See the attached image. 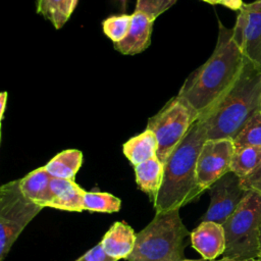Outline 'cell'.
Returning <instances> with one entry per match:
<instances>
[{
    "label": "cell",
    "mask_w": 261,
    "mask_h": 261,
    "mask_svg": "<svg viewBox=\"0 0 261 261\" xmlns=\"http://www.w3.org/2000/svg\"><path fill=\"white\" fill-rule=\"evenodd\" d=\"M243 3L244 2L242 0H221V5L228 7L232 10H240Z\"/></svg>",
    "instance_id": "obj_27"
},
{
    "label": "cell",
    "mask_w": 261,
    "mask_h": 261,
    "mask_svg": "<svg viewBox=\"0 0 261 261\" xmlns=\"http://www.w3.org/2000/svg\"><path fill=\"white\" fill-rule=\"evenodd\" d=\"M133 14L112 15L103 20V33L115 44L123 40L132 25Z\"/></svg>",
    "instance_id": "obj_23"
},
{
    "label": "cell",
    "mask_w": 261,
    "mask_h": 261,
    "mask_svg": "<svg viewBox=\"0 0 261 261\" xmlns=\"http://www.w3.org/2000/svg\"><path fill=\"white\" fill-rule=\"evenodd\" d=\"M261 164V147L247 146L234 149L230 171L240 178L252 173Z\"/></svg>",
    "instance_id": "obj_20"
},
{
    "label": "cell",
    "mask_w": 261,
    "mask_h": 261,
    "mask_svg": "<svg viewBox=\"0 0 261 261\" xmlns=\"http://www.w3.org/2000/svg\"><path fill=\"white\" fill-rule=\"evenodd\" d=\"M42 209L23 195L19 179L0 188V261H4L19 234Z\"/></svg>",
    "instance_id": "obj_6"
},
{
    "label": "cell",
    "mask_w": 261,
    "mask_h": 261,
    "mask_svg": "<svg viewBox=\"0 0 261 261\" xmlns=\"http://www.w3.org/2000/svg\"><path fill=\"white\" fill-rule=\"evenodd\" d=\"M233 145L234 149L247 146L261 147V111L253 115L245 124L233 139Z\"/></svg>",
    "instance_id": "obj_22"
},
{
    "label": "cell",
    "mask_w": 261,
    "mask_h": 261,
    "mask_svg": "<svg viewBox=\"0 0 261 261\" xmlns=\"http://www.w3.org/2000/svg\"><path fill=\"white\" fill-rule=\"evenodd\" d=\"M210 261H258L256 258H247V259H239V258H228V257H223L218 260H210Z\"/></svg>",
    "instance_id": "obj_29"
},
{
    "label": "cell",
    "mask_w": 261,
    "mask_h": 261,
    "mask_svg": "<svg viewBox=\"0 0 261 261\" xmlns=\"http://www.w3.org/2000/svg\"><path fill=\"white\" fill-rule=\"evenodd\" d=\"M197 119V115L177 96L149 118L146 128L152 130L157 139V158L163 164Z\"/></svg>",
    "instance_id": "obj_7"
},
{
    "label": "cell",
    "mask_w": 261,
    "mask_h": 261,
    "mask_svg": "<svg viewBox=\"0 0 261 261\" xmlns=\"http://www.w3.org/2000/svg\"><path fill=\"white\" fill-rule=\"evenodd\" d=\"M134 167L139 189L146 193L153 203L162 184L164 164L154 157Z\"/></svg>",
    "instance_id": "obj_17"
},
{
    "label": "cell",
    "mask_w": 261,
    "mask_h": 261,
    "mask_svg": "<svg viewBox=\"0 0 261 261\" xmlns=\"http://www.w3.org/2000/svg\"><path fill=\"white\" fill-rule=\"evenodd\" d=\"M83 164V153L76 149L61 151L44 166L52 177L72 179Z\"/></svg>",
    "instance_id": "obj_18"
},
{
    "label": "cell",
    "mask_w": 261,
    "mask_h": 261,
    "mask_svg": "<svg viewBox=\"0 0 261 261\" xmlns=\"http://www.w3.org/2000/svg\"><path fill=\"white\" fill-rule=\"evenodd\" d=\"M260 223L261 194L248 191L236 211L222 224L226 241L224 257L257 259Z\"/></svg>",
    "instance_id": "obj_5"
},
{
    "label": "cell",
    "mask_w": 261,
    "mask_h": 261,
    "mask_svg": "<svg viewBox=\"0 0 261 261\" xmlns=\"http://www.w3.org/2000/svg\"><path fill=\"white\" fill-rule=\"evenodd\" d=\"M77 0H37V12L61 29L73 12Z\"/></svg>",
    "instance_id": "obj_19"
},
{
    "label": "cell",
    "mask_w": 261,
    "mask_h": 261,
    "mask_svg": "<svg viewBox=\"0 0 261 261\" xmlns=\"http://www.w3.org/2000/svg\"><path fill=\"white\" fill-rule=\"evenodd\" d=\"M204 2H207L209 4L215 5V4H221V0H203Z\"/></svg>",
    "instance_id": "obj_31"
},
{
    "label": "cell",
    "mask_w": 261,
    "mask_h": 261,
    "mask_svg": "<svg viewBox=\"0 0 261 261\" xmlns=\"http://www.w3.org/2000/svg\"><path fill=\"white\" fill-rule=\"evenodd\" d=\"M157 139L154 133L148 128L127 140L122 146L124 156L134 166L157 157Z\"/></svg>",
    "instance_id": "obj_16"
},
{
    "label": "cell",
    "mask_w": 261,
    "mask_h": 261,
    "mask_svg": "<svg viewBox=\"0 0 261 261\" xmlns=\"http://www.w3.org/2000/svg\"><path fill=\"white\" fill-rule=\"evenodd\" d=\"M193 248L198 251L203 259L215 260L223 254L226 247L225 232L222 224L214 221H202L192 232Z\"/></svg>",
    "instance_id": "obj_11"
},
{
    "label": "cell",
    "mask_w": 261,
    "mask_h": 261,
    "mask_svg": "<svg viewBox=\"0 0 261 261\" xmlns=\"http://www.w3.org/2000/svg\"><path fill=\"white\" fill-rule=\"evenodd\" d=\"M191 236L179 209L156 213L138 234L127 261H182L185 240Z\"/></svg>",
    "instance_id": "obj_4"
},
{
    "label": "cell",
    "mask_w": 261,
    "mask_h": 261,
    "mask_svg": "<svg viewBox=\"0 0 261 261\" xmlns=\"http://www.w3.org/2000/svg\"><path fill=\"white\" fill-rule=\"evenodd\" d=\"M241 185L246 191H255L261 194V164L248 176L241 178Z\"/></svg>",
    "instance_id": "obj_25"
},
{
    "label": "cell",
    "mask_w": 261,
    "mask_h": 261,
    "mask_svg": "<svg viewBox=\"0 0 261 261\" xmlns=\"http://www.w3.org/2000/svg\"><path fill=\"white\" fill-rule=\"evenodd\" d=\"M261 66L247 59L233 85L203 116L207 140L233 139L260 111Z\"/></svg>",
    "instance_id": "obj_3"
},
{
    "label": "cell",
    "mask_w": 261,
    "mask_h": 261,
    "mask_svg": "<svg viewBox=\"0 0 261 261\" xmlns=\"http://www.w3.org/2000/svg\"><path fill=\"white\" fill-rule=\"evenodd\" d=\"M153 23V19L135 10L128 34L123 40L115 43L114 48L124 55H136L143 52L150 45Z\"/></svg>",
    "instance_id": "obj_12"
},
{
    "label": "cell",
    "mask_w": 261,
    "mask_h": 261,
    "mask_svg": "<svg viewBox=\"0 0 261 261\" xmlns=\"http://www.w3.org/2000/svg\"><path fill=\"white\" fill-rule=\"evenodd\" d=\"M120 1V3L122 4V6H123V8L125 7V4H126V0H119Z\"/></svg>",
    "instance_id": "obj_33"
},
{
    "label": "cell",
    "mask_w": 261,
    "mask_h": 261,
    "mask_svg": "<svg viewBox=\"0 0 261 261\" xmlns=\"http://www.w3.org/2000/svg\"><path fill=\"white\" fill-rule=\"evenodd\" d=\"M182 261H208V260H205V259H201V260H191V259H184Z\"/></svg>",
    "instance_id": "obj_32"
},
{
    "label": "cell",
    "mask_w": 261,
    "mask_h": 261,
    "mask_svg": "<svg viewBox=\"0 0 261 261\" xmlns=\"http://www.w3.org/2000/svg\"><path fill=\"white\" fill-rule=\"evenodd\" d=\"M50 190L53 195V200L50 204L51 208L69 212L85 211L83 199L86 191L75 184L74 180L52 177Z\"/></svg>",
    "instance_id": "obj_14"
},
{
    "label": "cell",
    "mask_w": 261,
    "mask_h": 261,
    "mask_svg": "<svg viewBox=\"0 0 261 261\" xmlns=\"http://www.w3.org/2000/svg\"><path fill=\"white\" fill-rule=\"evenodd\" d=\"M52 176L47 172L44 166L39 167L19 179L20 190L23 195L35 204L44 207H50L53 195L50 190V180Z\"/></svg>",
    "instance_id": "obj_15"
},
{
    "label": "cell",
    "mask_w": 261,
    "mask_h": 261,
    "mask_svg": "<svg viewBox=\"0 0 261 261\" xmlns=\"http://www.w3.org/2000/svg\"><path fill=\"white\" fill-rule=\"evenodd\" d=\"M75 261H117V260L108 256L104 252L101 244L99 243L98 245L94 246L92 249L87 251L83 256H81Z\"/></svg>",
    "instance_id": "obj_26"
},
{
    "label": "cell",
    "mask_w": 261,
    "mask_h": 261,
    "mask_svg": "<svg viewBox=\"0 0 261 261\" xmlns=\"http://www.w3.org/2000/svg\"><path fill=\"white\" fill-rule=\"evenodd\" d=\"M260 111H261V107H260Z\"/></svg>",
    "instance_id": "obj_34"
},
{
    "label": "cell",
    "mask_w": 261,
    "mask_h": 261,
    "mask_svg": "<svg viewBox=\"0 0 261 261\" xmlns=\"http://www.w3.org/2000/svg\"><path fill=\"white\" fill-rule=\"evenodd\" d=\"M176 0H137L136 11L146 14L155 20L159 15L168 10Z\"/></svg>",
    "instance_id": "obj_24"
},
{
    "label": "cell",
    "mask_w": 261,
    "mask_h": 261,
    "mask_svg": "<svg viewBox=\"0 0 261 261\" xmlns=\"http://www.w3.org/2000/svg\"><path fill=\"white\" fill-rule=\"evenodd\" d=\"M257 260L261 261V223L259 226V234H258V256Z\"/></svg>",
    "instance_id": "obj_30"
},
{
    "label": "cell",
    "mask_w": 261,
    "mask_h": 261,
    "mask_svg": "<svg viewBox=\"0 0 261 261\" xmlns=\"http://www.w3.org/2000/svg\"><path fill=\"white\" fill-rule=\"evenodd\" d=\"M234 153L233 141L230 139L207 140L197 161V181L202 193L216 180L230 171Z\"/></svg>",
    "instance_id": "obj_8"
},
{
    "label": "cell",
    "mask_w": 261,
    "mask_h": 261,
    "mask_svg": "<svg viewBox=\"0 0 261 261\" xmlns=\"http://www.w3.org/2000/svg\"><path fill=\"white\" fill-rule=\"evenodd\" d=\"M207 134L197 119L164 163L161 187L153 202L156 213L180 209L201 194L197 181V161Z\"/></svg>",
    "instance_id": "obj_2"
},
{
    "label": "cell",
    "mask_w": 261,
    "mask_h": 261,
    "mask_svg": "<svg viewBox=\"0 0 261 261\" xmlns=\"http://www.w3.org/2000/svg\"><path fill=\"white\" fill-rule=\"evenodd\" d=\"M121 201L110 193L86 192L83 199V207L86 211L113 213L119 211Z\"/></svg>",
    "instance_id": "obj_21"
},
{
    "label": "cell",
    "mask_w": 261,
    "mask_h": 261,
    "mask_svg": "<svg viewBox=\"0 0 261 261\" xmlns=\"http://www.w3.org/2000/svg\"><path fill=\"white\" fill-rule=\"evenodd\" d=\"M210 204L202 221H214L223 224L236 211L247 192L241 185V178L232 171L216 180L209 189Z\"/></svg>",
    "instance_id": "obj_10"
},
{
    "label": "cell",
    "mask_w": 261,
    "mask_h": 261,
    "mask_svg": "<svg viewBox=\"0 0 261 261\" xmlns=\"http://www.w3.org/2000/svg\"><path fill=\"white\" fill-rule=\"evenodd\" d=\"M218 25V38L213 53L189 75L176 95L198 119L233 85L247 61L232 38V29H227L220 21Z\"/></svg>",
    "instance_id": "obj_1"
},
{
    "label": "cell",
    "mask_w": 261,
    "mask_h": 261,
    "mask_svg": "<svg viewBox=\"0 0 261 261\" xmlns=\"http://www.w3.org/2000/svg\"><path fill=\"white\" fill-rule=\"evenodd\" d=\"M232 38L243 55L261 66V0L243 3L232 28Z\"/></svg>",
    "instance_id": "obj_9"
},
{
    "label": "cell",
    "mask_w": 261,
    "mask_h": 261,
    "mask_svg": "<svg viewBox=\"0 0 261 261\" xmlns=\"http://www.w3.org/2000/svg\"><path fill=\"white\" fill-rule=\"evenodd\" d=\"M137 234L124 221L114 222L103 236L100 244L104 252L116 260L126 259L136 245Z\"/></svg>",
    "instance_id": "obj_13"
},
{
    "label": "cell",
    "mask_w": 261,
    "mask_h": 261,
    "mask_svg": "<svg viewBox=\"0 0 261 261\" xmlns=\"http://www.w3.org/2000/svg\"><path fill=\"white\" fill-rule=\"evenodd\" d=\"M6 101H7V92H3L0 94V117L1 120L3 119V114L6 107Z\"/></svg>",
    "instance_id": "obj_28"
}]
</instances>
